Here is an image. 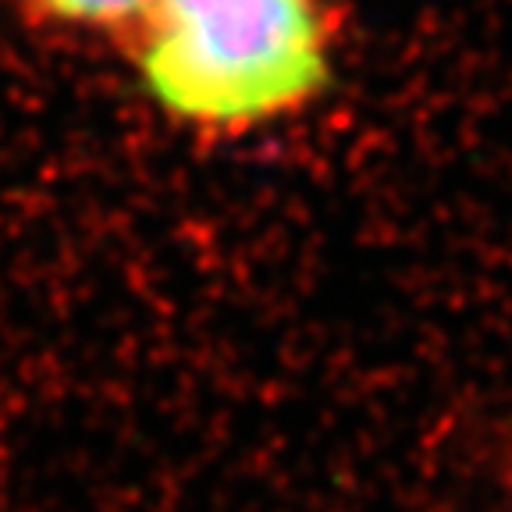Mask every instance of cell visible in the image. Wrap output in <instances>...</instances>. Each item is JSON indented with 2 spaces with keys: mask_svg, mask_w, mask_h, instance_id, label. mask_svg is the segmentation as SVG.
<instances>
[{
  "mask_svg": "<svg viewBox=\"0 0 512 512\" xmlns=\"http://www.w3.org/2000/svg\"><path fill=\"white\" fill-rule=\"evenodd\" d=\"M331 0H150L121 36L153 104L200 136H246L331 86Z\"/></svg>",
  "mask_w": 512,
  "mask_h": 512,
  "instance_id": "obj_1",
  "label": "cell"
},
{
  "mask_svg": "<svg viewBox=\"0 0 512 512\" xmlns=\"http://www.w3.org/2000/svg\"><path fill=\"white\" fill-rule=\"evenodd\" d=\"M32 8L64 25H86V29H111L125 36L150 0H29Z\"/></svg>",
  "mask_w": 512,
  "mask_h": 512,
  "instance_id": "obj_2",
  "label": "cell"
}]
</instances>
